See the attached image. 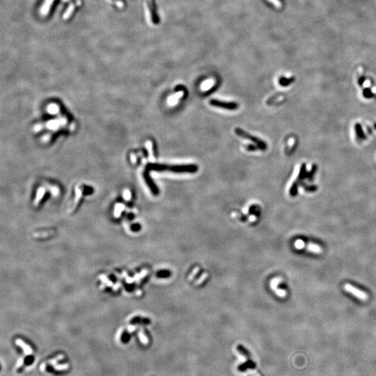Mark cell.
Segmentation results:
<instances>
[{
  "label": "cell",
  "instance_id": "obj_26",
  "mask_svg": "<svg viewBox=\"0 0 376 376\" xmlns=\"http://www.w3.org/2000/svg\"><path fill=\"white\" fill-rule=\"evenodd\" d=\"M124 194H125V196H124V197H125V199H128L130 198V193L128 192V191H125V193H124Z\"/></svg>",
  "mask_w": 376,
  "mask_h": 376
},
{
  "label": "cell",
  "instance_id": "obj_13",
  "mask_svg": "<svg viewBox=\"0 0 376 376\" xmlns=\"http://www.w3.org/2000/svg\"><path fill=\"white\" fill-rule=\"evenodd\" d=\"M294 81H295V79L293 78H284V77H282V78H280V80H279V84L282 86H289L290 84H291Z\"/></svg>",
  "mask_w": 376,
  "mask_h": 376
},
{
  "label": "cell",
  "instance_id": "obj_18",
  "mask_svg": "<svg viewBox=\"0 0 376 376\" xmlns=\"http://www.w3.org/2000/svg\"><path fill=\"white\" fill-rule=\"evenodd\" d=\"M69 365L68 364H61V365H54V369L56 370V371H65V370H67L68 369Z\"/></svg>",
  "mask_w": 376,
  "mask_h": 376
},
{
  "label": "cell",
  "instance_id": "obj_6",
  "mask_svg": "<svg viewBox=\"0 0 376 376\" xmlns=\"http://www.w3.org/2000/svg\"><path fill=\"white\" fill-rule=\"evenodd\" d=\"M343 288H344L345 290H346L347 292H350V293L353 294V295L359 299V300H366L368 299V295L365 292L355 288V286H352L351 284H345L344 286H343Z\"/></svg>",
  "mask_w": 376,
  "mask_h": 376
},
{
  "label": "cell",
  "instance_id": "obj_2",
  "mask_svg": "<svg viewBox=\"0 0 376 376\" xmlns=\"http://www.w3.org/2000/svg\"><path fill=\"white\" fill-rule=\"evenodd\" d=\"M235 133L237 136H239V137H240L242 138H245V139H247L250 140V141L254 142V143L257 144L260 150H265L267 149L268 146L265 141H263V140L261 139H259V138L255 137V136L251 135V134L247 133L246 131L243 130V129L237 128H235Z\"/></svg>",
  "mask_w": 376,
  "mask_h": 376
},
{
  "label": "cell",
  "instance_id": "obj_21",
  "mask_svg": "<svg viewBox=\"0 0 376 376\" xmlns=\"http://www.w3.org/2000/svg\"><path fill=\"white\" fill-rule=\"evenodd\" d=\"M108 1H111L112 2L115 3L117 7L120 8V9H123L124 7V2L123 0H108Z\"/></svg>",
  "mask_w": 376,
  "mask_h": 376
},
{
  "label": "cell",
  "instance_id": "obj_15",
  "mask_svg": "<svg viewBox=\"0 0 376 376\" xmlns=\"http://www.w3.org/2000/svg\"><path fill=\"white\" fill-rule=\"evenodd\" d=\"M299 183H299L298 180L292 183L291 188H290V192H289L290 196H295L297 194H298Z\"/></svg>",
  "mask_w": 376,
  "mask_h": 376
},
{
  "label": "cell",
  "instance_id": "obj_27",
  "mask_svg": "<svg viewBox=\"0 0 376 376\" xmlns=\"http://www.w3.org/2000/svg\"><path fill=\"white\" fill-rule=\"evenodd\" d=\"M367 131H368V133H369V135H371V134L373 133V129H372L371 128L369 127V126L367 127Z\"/></svg>",
  "mask_w": 376,
  "mask_h": 376
},
{
  "label": "cell",
  "instance_id": "obj_17",
  "mask_svg": "<svg viewBox=\"0 0 376 376\" xmlns=\"http://www.w3.org/2000/svg\"><path fill=\"white\" fill-rule=\"evenodd\" d=\"M362 94L363 96L365 97V98L367 99H371L373 98V97L375 96V94L373 93V91L370 88H365L364 89H363L362 91Z\"/></svg>",
  "mask_w": 376,
  "mask_h": 376
},
{
  "label": "cell",
  "instance_id": "obj_20",
  "mask_svg": "<svg viewBox=\"0 0 376 376\" xmlns=\"http://www.w3.org/2000/svg\"><path fill=\"white\" fill-rule=\"evenodd\" d=\"M63 358H64V356H63V355H59V356L56 357V358H54L53 359H52V360L49 361L48 364H50L54 366V365L56 364V363H57V361L59 360H61V359H62Z\"/></svg>",
  "mask_w": 376,
  "mask_h": 376
},
{
  "label": "cell",
  "instance_id": "obj_16",
  "mask_svg": "<svg viewBox=\"0 0 376 376\" xmlns=\"http://www.w3.org/2000/svg\"><path fill=\"white\" fill-rule=\"evenodd\" d=\"M237 350L238 351V353H240L242 355H243V356H245L246 357H249L250 356V353L249 352V350H248L245 347H244L243 345H237Z\"/></svg>",
  "mask_w": 376,
  "mask_h": 376
},
{
  "label": "cell",
  "instance_id": "obj_7",
  "mask_svg": "<svg viewBox=\"0 0 376 376\" xmlns=\"http://www.w3.org/2000/svg\"><path fill=\"white\" fill-rule=\"evenodd\" d=\"M355 134H356L357 139L361 140V141L366 139V135L362 129V126H361V125L360 123L355 124Z\"/></svg>",
  "mask_w": 376,
  "mask_h": 376
},
{
  "label": "cell",
  "instance_id": "obj_19",
  "mask_svg": "<svg viewBox=\"0 0 376 376\" xmlns=\"http://www.w3.org/2000/svg\"><path fill=\"white\" fill-rule=\"evenodd\" d=\"M267 1L272 3L277 9H281L282 7V3L280 0H267Z\"/></svg>",
  "mask_w": 376,
  "mask_h": 376
},
{
  "label": "cell",
  "instance_id": "obj_5",
  "mask_svg": "<svg viewBox=\"0 0 376 376\" xmlns=\"http://www.w3.org/2000/svg\"><path fill=\"white\" fill-rule=\"evenodd\" d=\"M209 103L213 107L229 109V110H235V109L238 108V104L235 102H224V101L219 100L212 99L210 100Z\"/></svg>",
  "mask_w": 376,
  "mask_h": 376
},
{
  "label": "cell",
  "instance_id": "obj_9",
  "mask_svg": "<svg viewBox=\"0 0 376 376\" xmlns=\"http://www.w3.org/2000/svg\"><path fill=\"white\" fill-rule=\"evenodd\" d=\"M256 367V364L252 360H248L246 362L242 364L237 368L238 371L243 372L248 369H254Z\"/></svg>",
  "mask_w": 376,
  "mask_h": 376
},
{
  "label": "cell",
  "instance_id": "obj_28",
  "mask_svg": "<svg viewBox=\"0 0 376 376\" xmlns=\"http://www.w3.org/2000/svg\"><path fill=\"white\" fill-rule=\"evenodd\" d=\"M373 127H374V128L376 130V123H375L373 124Z\"/></svg>",
  "mask_w": 376,
  "mask_h": 376
},
{
  "label": "cell",
  "instance_id": "obj_22",
  "mask_svg": "<svg viewBox=\"0 0 376 376\" xmlns=\"http://www.w3.org/2000/svg\"><path fill=\"white\" fill-rule=\"evenodd\" d=\"M246 148H247V150H249V151H254V150H256L259 149V148L258 147L257 145H248L247 147H246Z\"/></svg>",
  "mask_w": 376,
  "mask_h": 376
},
{
  "label": "cell",
  "instance_id": "obj_25",
  "mask_svg": "<svg viewBox=\"0 0 376 376\" xmlns=\"http://www.w3.org/2000/svg\"><path fill=\"white\" fill-rule=\"evenodd\" d=\"M23 364H24V359L21 358V359H20L19 360H18V362H17V365H16V367L19 368L20 366H22L23 365Z\"/></svg>",
  "mask_w": 376,
  "mask_h": 376
},
{
  "label": "cell",
  "instance_id": "obj_3",
  "mask_svg": "<svg viewBox=\"0 0 376 376\" xmlns=\"http://www.w3.org/2000/svg\"><path fill=\"white\" fill-rule=\"evenodd\" d=\"M144 4H145L146 19H147L148 23L150 25H153V24L157 23L158 18L155 17V11H154L153 0H145Z\"/></svg>",
  "mask_w": 376,
  "mask_h": 376
},
{
  "label": "cell",
  "instance_id": "obj_12",
  "mask_svg": "<svg viewBox=\"0 0 376 376\" xmlns=\"http://www.w3.org/2000/svg\"><path fill=\"white\" fill-rule=\"evenodd\" d=\"M172 272L169 270H162L157 272L156 276L157 277L160 278V279H165V278H169L172 276Z\"/></svg>",
  "mask_w": 376,
  "mask_h": 376
},
{
  "label": "cell",
  "instance_id": "obj_8",
  "mask_svg": "<svg viewBox=\"0 0 376 376\" xmlns=\"http://www.w3.org/2000/svg\"><path fill=\"white\" fill-rule=\"evenodd\" d=\"M15 343L23 349L24 353L25 355H30L32 354V353H33L31 347H30L29 345H28L27 344H26V343H24V341H22L21 339H16Z\"/></svg>",
  "mask_w": 376,
  "mask_h": 376
},
{
  "label": "cell",
  "instance_id": "obj_23",
  "mask_svg": "<svg viewBox=\"0 0 376 376\" xmlns=\"http://www.w3.org/2000/svg\"><path fill=\"white\" fill-rule=\"evenodd\" d=\"M56 111H57V107L55 106V105H52V106H50V108H49V112L56 113Z\"/></svg>",
  "mask_w": 376,
  "mask_h": 376
},
{
  "label": "cell",
  "instance_id": "obj_24",
  "mask_svg": "<svg viewBox=\"0 0 376 376\" xmlns=\"http://www.w3.org/2000/svg\"><path fill=\"white\" fill-rule=\"evenodd\" d=\"M365 82V78L364 76H361L360 78H359L358 80V84L359 86H362L364 85V83Z\"/></svg>",
  "mask_w": 376,
  "mask_h": 376
},
{
  "label": "cell",
  "instance_id": "obj_4",
  "mask_svg": "<svg viewBox=\"0 0 376 376\" xmlns=\"http://www.w3.org/2000/svg\"><path fill=\"white\" fill-rule=\"evenodd\" d=\"M295 247L298 249L306 248V249L309 250V251H312V252H314L316 254H320L322 252V248H321L319 245H316V244L311 243H305L303 240H298L295 243Z\"/></svg>",
  "mask_w": 376,
  "mask_h": 376
},
{
  "label": "cell",
  "instance_id": "obj_10",
  "mask_svg": "<svg viewBox=\"0 0 376 376\" xmlns=\"http://www.w3.org/2000/svg\"><path fill=\"white\" fill-rule=\"evenodd\" d=\"M307 174L308 172L306 171V164L303 163L300 166V173H299V175L298 176V181L299 183L303 181L304 179H306L307 178Z\"/></svg>",
  "mask_w": 376,
  "mask_h": 376
},
{
  "label": "cell",
  "instance_id": "obj_14",
  "mask_svg": "<svg viewBox=\"0 0 376 376\" xmlns=\"http://www.w3.org/2000/svg\"><path fill=\"white\" fill-rule=\"evenodd\" d=\"M300 184L303 187V188L305 190V191L309 192H314L315 191L317 190V186L314 185H307L306 183H304L303 181L300 182Z\"/></svg>",
  "mask_w": 376,
  "mask_h": 376
},
{
  "label": "cell",
  "instance_id": "obj_1",
  "mask_svg": "<svg viewBox=\"0 0 376 376\" xmlns=\"http://www.w3.org/2000/svg\"><path fill=\"white\" fill-rule=\"evenodd\" d=\"M151 169L156 171H171L175 173H193L198 171V166L196 164H174V165H166V164H152L150 165Z\"/></svg>",
  "mask_w": 376,
  "mask_h": 376
},
{
  "label": "cell",
  "instance_id": "obj_11",
  "mask_svg": "<svg viewBox=\"0 0 376 376\" xmlns=\"http://www.w3.org/2000/svg\"><path fill=\"white\" fill-rule=\"evenodd\" d=\"M317 170H318V166H317L316 164H313L312 169H311L309 172H308V174H307V178H306V179L308 180V181L312 182L313 180H314L315 175L316 174Z\"/></svg>",
  "mask_w": 376,
  "mask_h": 376
}]
</instances>
